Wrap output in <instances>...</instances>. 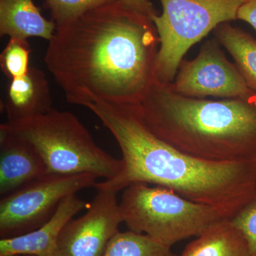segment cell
<instances>
[{
	"mask_svg": "<svg viewBox=\"0 0 256 256\" xmlns=\"http://www.w3.org/2000/svg\"><path fill=\"white\" fill-rule=\"evenodd\" d=\"M160 38L152 20L120 0L56 26L45 64L69 104H140L156 82Z\"/></svg>",
	"mask_w": 256,
	"mask_h": 256,
	"instance_id": "cell-1",
	"label": "cell"
},
{
	"mask_svg": "<svg viewBox=\"0 0 256 256\" xmlns=\"http://www.w3.org/2000/svg\"><path fill=\"white\" fill-rule=\"evenodd\" d=\"M114 136L122 166L96 190L118 192L134 183L173 190L190 201L214 207L232 220L256 197V159L218 162L175 149L150 130L128 106L95 102L87 106Z\"/></svg>",
	"mask_w": 256,
	"mask_h": 256,
	"instance_id": "cell-2",
	"label": "cell"
},
{
	"mask_svg": "<svg viewBox=\"0 0 256 256\" xmlns=\"http://www.w3.org/2000/svg\"><path fill=\"white\" fill-rule=\"evenodd\" d=\"M129 107L156 137L188 156L218 162L256 159V94L194 98L156 82Z\"/></svg>",
	"mask_w": 256,
	"mask_h": 256,
	"instance_id": "cell-3",
	"label": "cell"
},
{
	"mask_svg": "<svg viewBox=\"0 0 256 256\" xmlns=\"http://www.w3.org/2000/svg\"><path fill=\"white\" fill-rule=\"evenodd\" d=\"M2 124L34 148L46 174H90L106 180L116 176L122 166L121 160L98 146L78 118L68 111L52 108L37 117Z\"/></svg>",
	"mask_w": 256,
	"mask_h": 256,
	"instance_id": "cell-4",
	"label": "cell"
},
{
	"mask_svg": "<svg viewBox=\"0 0 256 256\" xmlns=\"http://www.w3.org/2000/svg\"><path fill=\"white\" fill-rule=\"evenodd\" d=\"M119 206L128 230L171 248L184 239L200 236L225 218L214 207L146 183H134L124 188Z\"/></svg>",
	"mask_w": 256,
	"mask_h": 256,
	"instance_id": "cell-5",
	"label": "cell"
},
{
	"mask_svg": "<svg viewBox=\"0 0 256 256\" xmlns=\"http://www.w3.org/2000/svg\"><path fill=\"white\" fill-rule=\"evenodd\" d=\"M162 12L152 18L160 38L158 82H173L184 56L218 25L237 20L247 0H160Z\"/></svg>",
	"mask_w": 256,
	"mask_h": 256,
	"instance_id": "cell-6",
	"label": "cell"
},
{
	"mask_svg": "<svg viewBox=\"0 0 256 256\" xmlns=\"http://www.w3.org/2000/svg\"><path fill=\"white\" fill-rule=\"evenodd\" d=\"M97 178L90 174H46L1 197L0 237L12 238L40 228L53 216L64 198L94 188Z\"/></svg>",
	"mask_w": 256,
	"mask_h": 256,
	"instance_id": "cell-7",
	"label": "cell"
},
{
	"mask_svg": "<svg viewBox=\"0 0 256 256\" xmlns=\"http://www.w3.org/2000/svg\"><path fill=\"white\" fill-rule=\"evenodd\" d=\"M220 45L216 38L205 42L196 58L182 62L168 87L178 95L194 98H237L256 94Z\"/></svg>",
	"mask_w": 256,
	"mask_h": 256,
	"instance_id": "cell-8",
	"label": "cell"
},
{
	"mask_svg": "<svg viewBox=\"0 0 256 256\" xmlns=\"http://www.w3.org/2000/svg\"><path fill=\"white\" fill-rule=\"evenodd\" d=\"M117 192L98 190L85 214L64 226L55 256H105L122 222Z\"/></svg>",
	"mask_w": 256,
	"mask_h": 256,
	"instance_id": "cell-9",
	"label": "cell"
},
{
	"mask_svg": "<svg viewBox=\"0 0 256 256\" xmlns=\"http://www.w3.org/2000/svg\"><path fill=\"white\" fill-rule=\"evenodd\" d=\"M46 175L38 152L24 140L0 126V196H6Z\"/></svg>",
	"mask_w": 256,
	"mask_h": 256,
	"instance_id": "cell-10",
	"label": "cell"
},
{
	"mask_svg": "<svg viewBox=\"0 0 256 256\" xmlns=\"http://www.w3.org/2000/svg\"><path fill=\"white\" fill-rule=\"evenodd\" d=\"M88 204L76 194L66 197L53 216L30 233L0 240V256H55L62 230Z\"/></svg>",
	"mask_w": 256,
	"mask_h": 256,
	"instance_id": "cell-11",
	"label": "cell"
},
{
	"mask_svg": "<svg viewBox=\"0 0 256 256\" xmlns=\"http://www.w3.org/2000/svg\"><path fill=\"white\" fill-rule=\"evenodd\" d=\"M52 108L50 82L40 69L30 66L25 75L10 80L4 104L8 122L37 117Z\"/></svg>",
	"mask_w": 256,
	"mask_h": 256,
	"instance_id": "cell-12",
	"label": "cell"
},
{
	"mask_svg": "<svg viewBox=\"0 0 256 256\" xmlns=\"http://www.w3.org/2000/svg\"><path fill=\"white\" fill-rule=\"evenodd\" d=\"M56 25L44 18L33 0H0V35L28 40L40 37L50 41Z\"/></svg>",
	"mask_w": 256,
	"mask_h": 256,
	"instance_id": "cell-13",
	"label": "cell"
},
{
	"mask_svg": "<svg viewBox=\"0 0 256 256\" xmlns=\"http://www.w3.org/2000/svg\"><path fill=\"white\" fill-rule=\"evenodd\" d=\"M181 256H249V252L242 232L224 218L190 242Z\"/></svg>",
	"mask_w": 256,
	"mask_h": 256,
	"instance_id": "cell-14",
	"label": "cell"
},
{
	"mask_svg": "<svg viewBox=\"0 0 256 256\" xmlns=\"http://www.w3.org/2000/svg\"><path fill=\"white\" fill-rule=\"evenodd\" d=\"M215 38L233 57L248 87L256 94V40L250 34L229 22L214 30Z\"/></svg>",
	"mask_w": 256,
	"mask_h": 256,
	"instance_id": "cell-15",
	"label": "cell"
},
{
	"mask_svg": "<svg viewBox=\"0 0 256 256\" xmlns=\"http://www.w3.org/2000/svg\"><path fill=\"white\" fill-rule=\"evenodd\" d=\"M105 256H178L172 248L142 234L128 230L111 239Z\"/></svg>",
	"mask_w": 256,
	"mask_h": 256,
	"instance_id": "cell-16",
	"label": "cell"
},
{
	"mask_svg": "<svg viewBox=\"0 0 256 256\" xmlns=\"http://www.w3.org/2000/svg\"><path fill=\"white\" fill-rule=\"evenodd\" d=\"M31 52L28 40L10 38L0 55V66L4 75L12 80L28 73Z\"/></svg>",
	"mask_w": 256,
	"mask_h": 256,
	"instance_id": "cell-17",
	"label": "cell"
},
{
	"mask_svg": "<svg viewBox=\"0 0 256 256\" xmlns=\"http://www.w3.org/2000/svg\"><path fill=\"white\" fill-rule=\"evenodd\" d=\"M116 0H46L56 26L76 20L90 10Z\"/></svg>",
	"mask_w": 256,
	"mask_h": 256,
	"instance_id": "cell-18",
	"label": "cell"
},
{
	"mask_svg": "<svg viewBox=\"0 0 256 256\" xmlns=\"http://www.w3.org/2000/svg\"><path fill=\"white\" fill-rule=\"evenodd\" d=\"M230 220L246 240L249 256H256V197Z\"/></svg>",
	"mask_w": 256,
	"mask_h": 256,
	"instance_id": "cell-19",
	"label": "cell"
},
{
	"mask_svg": "<svg viewBox=\"0 0 256 256\" xmlns=\"http://www.w3.org/2000/svg\"><path fill=\"white\" fill-rule=\"evenodd\" d=\"M120 1L130 9L152 20L154 16L158 14L152 3L150 0H120Z\"/></svg>",
	"mask_w": 256,
	"mask_h": 256,
	"instance_id": "cell-20",
	"label": "cell"
},
{
	"mask_svg": "<svg viewBox=\"0 0 256 256\" xmlns=\"http://www.w3.org/2000/svg\"><path fill=\"white\" fill-rule=\"evenodd\" d=\"M237 20L249 24L256 31V0H247L240 6L237 14Z\"/></svg>",
	"mask_w": 256,
	"mask_h": 256,
	"instance_id": "cell-21",
	"label": "cell"
},
{
	"mask_svg": "<svg viewBox=\"0 0 256 256\" xmlns=\"http://www.w3.org/2000/svg\"><path fill=\"white\" fill-rule=\"evenodd\" d=\"M30 256V255H21V256Z\"/></svg>",
	"mask_w": 256,
	"mask_h": 256,
	"instance_id": "cell-22",
	"label": "cell"
}]
</instances>
